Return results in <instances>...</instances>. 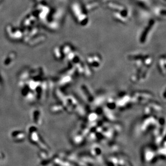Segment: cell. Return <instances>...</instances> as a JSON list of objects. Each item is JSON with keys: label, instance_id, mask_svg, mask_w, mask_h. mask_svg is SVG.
Returning <instances> with one entry per match:
<instances>
[{"label": "cell", "instance_id": "obj_7", "mask_svg": "<svg viewBox=\"0 0 166 166\" xmlns=\"http://www.w3.org/2000/svg\"><path fill=\"white\" fill-rule=\"evenodd\" d=\"M112 16L114 19L122 24H126L129 20V17L125 16L121 13L117 12H113Z\"/></svg>", "mask_w": 166, "mask_h": 166}, {"label": "cell", "instance_id": "obj_2", "mask_svg": "<svg viewBox=\"0 0 166 166\" xmlns=\"http://www.w3.org/2000/svg\"><path fill=\"white\" fill-rule=\"evenodd\" d=\"M106 8L113 12H119L125 16L129 17L128 9L123 4L117 2H108L106 3Z\"/></svg>", "mask_w": 166, "mask_h": 166}, {"label": "cell", "instance_id": "obj_6", "mask_svg": "<svg viewBox=\"0 0 166 166\" xmlns=\"http://www.w3.org/2000/svg\"><path fill=\"white\" fill-rule=\"evenodd\" d=\"M154 14L158 19H165L166 10L165 8L162 7H156L154 9Z\"/></svg>", "mask_w": 166, "mask_h": 166}, {"label": "cell", "instance_id": "obj_4", "mask_svg": "<svg viewBox=\"0 0 166 166\" xmlns=\"http://www.w3.org/2000/svg\"><path fill=\"white\" fill-rule=\"evenodd\" d=\"M154 23L155 22L154 20H151V21L150 22V23L148 24L147 27L144 29V30L142 32V34L140 37V43H145L146 39H147V36L150 34L152 28L154 26Z\"/></svg>", "mask_w": 166, "mask_h": 166}, {"label": "cell", "instance_id": "obj_1", "mask_svg": "<svg viewBox=\"0 0 166 166\" xmlns=\"http://www.w3.org/2000/svg\"><path fill=\"white\" fill-rule=\"evenodd\" d=\"M69 9L76 22L80 25L86 26L89 22V18L84 7L78 1H74L70 4Z\"/></svg>", "mask_w": 166, "mask_h": 166}, {"label": "cell", "instance_id": "obj_5", "mask_svg": "<svg viewBox=\"0 0 166 166\" xmlns=\"http://www.w3.org/2000/svg\"><path fill=\"white\" fill-rule=\"evenodd\" d=\"M101 4L100 0H91L89 1L84 5V8L87 12H91L96 10L99 7Z\"/></svg>", "mask_w": 166, "mask_h": 166}, {"label": "cell", "instance_id": "obj_10", "mask_svg": "<svg viewBox=\"0 0 166 166\" xmlns=\"http://www.w3.org/2000/svg\"><path fill=\"white\" fill-rule=\"evenodd\" d=\"M103 1H106V0H103Z\"/></svg>", "mask_w": 166, "mask_h": 166}, {"label": "cell", "instance_id": "obj_3", "mask_svg": "<svg viewBox=\"0 0 166 166\" xmlns=\"http://www.w3.org/2000/svg\"><path fill=\"white\" fill-rule=\"evenodd\" d=\"M88 64L94 67H98L102 62L101 56L98 53H94L89 54L86 58Z\"/></svg>", "mask_w": 166, "mask_h": 166}, {"label": "cell", "instance_id": "obj_9", "mask_svg": "<svg viewBox=\"0 0 166 166\" xmlns=\"http://www.w3.org/2000/svg\"><path fill=\"white\" fill-rule=\"evenodd\" d=\"M158 67L160 68L161 72H162L164 75H165L166 71V57L165 56H161L159 58L158 61Z\"/></svg>", "mask_w": 166, "mask_h": 166}, {"label": "cell", "instance_id": "obj_8", "mask_svg": "<svg viewBox=\"0 0 166 166\" xmlns=\"http://www.w3.org/2000/svg\"><path fill=\"white\" fill-rule=\"evenodd\" d=\"M62 53L64 56H67L70 53H71L73 51H75L74 47L73 46L72 44L69 43L65 44L64 46L62 47V49H61Z\"/></svg>", "mask_w": 166, "mask_h": 166}]
</instances>
